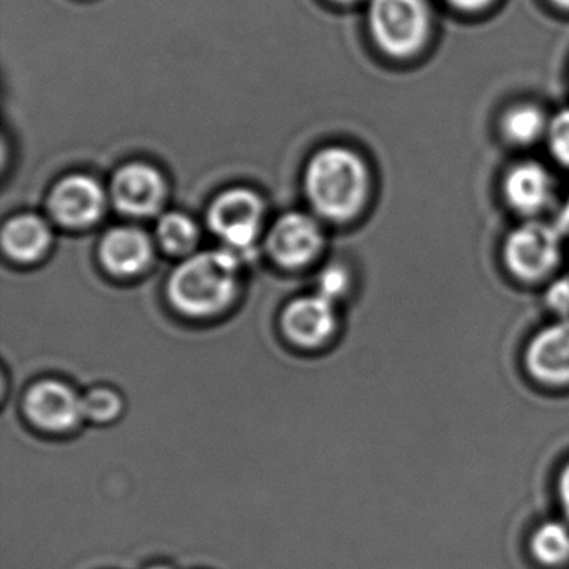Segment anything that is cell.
<instances>
[{"label": "cell", "instance_id": "obj_1", "mask_svg": "<svg viewBox=\"0 0 569 569\" xmlns=\"http://www.w3.org/2000/svg\"><path fill=\"white\" fill-rule=\"evenodd\" d=\"M239 256L234 252H202L182 262L169 281V299L176 309L208 318L224 311L238 291Z\"/></svg>", "mask_w": 569, "mask_h": 569}, {"label": "cell", "instance_id": "obj_2", "mask_svg": "<svg viewBox=\"0 0 569 569\" xmlns=\"http://www.w3.org/2000/svg\"><path fill=\"white\" fill-rule=\"evenodd\" d=\"M368 188V169L349 149H322L309 162L306 191L316 211L325 218H355L365 204Z\"/></svg>", "mask_w": 569, "mask_h": 569}, {"label": "cell", "instance_id": "obj_3", "mask_svg": "<svg viewBox=\"0 0 569 569\" xmlns=\"http://www.w3.org/2000/svg\"><path fill=\"white\" fill-rule=\"evenodd\" d=\"M368 18L376 44L395 58L415 54L428 38L425 0H371Z\"/></svg>", "mask_w": 569, "mask_h": 569}, {"label": "cell", "instance_id": "obj_4", "mask_svg": "<svg viewBox=\"0 0 569 569\" xmlns=\"http://www.w3.org/2000/svg\"><path fill=\"white\" fill-rule=\"evenodd\" d=\"M561 259V231L542 222H526L505 242L509 272L526 282H538L552 274Z\"/></svg>", "mask_w": 569, "mask_h": 569}, {"label": "cell", "instance_id": "obj_5", "mask_svg": "<svg viewBox=\"0 0 569 569\" xmlns=\"http://www.w3.org/2000/svg\"><path fill=\"white\" fill-rule=\"evenodd\" d=\"M264 206L249 189H231L219 196L209 209V228L219 236L229 251L248 254L261 229Z\"/></svg>", "mask_w": 569, "mask_h": 569}, {"label": "cell", "instance_id": "obj_6", "mask_svg": "<svg viewBox=\"0 0 569 569\" xmlns=\"http://www.w3.org/2000/svg\"><path fill=\"white\" fill-rule=\"evenodd\" d=\"M525 365L539 385L569 386V318L546 326L529 341Z\"/></svg>", "mask_w": 569, "mask_h": 569}, {"label": "cell", "instance_id": "obj_7", "mask_svg": "<svg viewBox=\"0 0 569 569\" xmlns=\"http://www.w3.org/2000/svg\"><path fill=\"white\" fill-rule=\"evenodd\" d=\"M49 208L62 226L88 228L104 212V191L89 176H69L56 186Z\"/></svg>", "mask_w": 569, "mask_h": 569}, {"label": "cell", "instance_id": "obj_8", "mask_svg": "<svg viewBox=\"0 0 569 569\" xmlns=\"http://www.w3.org/2000/svg\"><path fill=\"white\" fill-rule=\"evenodd\" d=\"M24 409L28 418L46 431H68L84 416L82 398L56 381L36 385L26 396Z\"/></svg>", "mask_w": 569, "mask_h": 569}, {"label": "cell", "instance_id": "obj_9", "mask_svg": "<svg viewBox=\"0 0 569 569\" xmlns=\"http://www.w3.org/2000/svg\"><path fill=\"white\" fill-rule=\"evenodd\" d=\"M112 201L119 211L129 216H151L161 208L164 199L162 176L151 166L128 164L112 179Z\"/></svg>", "mask_w": 569, "mask_h": 569}, {"label": "cell", "instance_id": "obj_10", "mask_svg": "<svg viewBox=\"0 0 569 569\" xmlns=\"http://www.w3.org/2000/svg\"><path fill=\"white\" fill-rule=\"evenodd\" d=\"M321 246L319 226L309 216L296 212L276 222L268 241L272 259L289 269L309 264L318 256Z\"/></svg>", "mask_w": 569, "mask_h": 569}, {"label": "cell", "instance_id": "obj_11", "mask_svg": "<svg viewBox=\"0 0 569 569\" xmlns=\"http://www.w3.org/2000/svg\"><path fill=\"white\" fill-rule=\"evenodd\" d=\"M282 329L295 345L302 348L325 345L336 329L332 301L316 295L291 302L282 315Z\"/></svg>", "mask_w": 569, "mask_h": 569}, {"label": "cell", "instance_id": "obj_12", "mask_svg": "<svg viewBox=\"0 0 569 569\" xmlns=\"http://www.w3.org/2000/svg\"><path fill=\"white\" fill-rule=\"evenodd\" d=\"M101 259L112 274H139L151 262V241L144 232L138 231V229H112L102 241Z\"/></svg>", "mask_w": 569, "mask_h": 569}, {"label": "cell", "instance_id": "obj_13", "mask_svg": "<svg viewBox=\"0 0 569 569\" xmlns=\"http://www.w3.org/2000/svg\"><path fill=\"white\" fill-rule=\"evenodd\" d=\"M552 182L548 171L536 162H522L505 179L508 204L521 214H536L551 201Z\"/></svg>", "mask_w": 569, "mask_h": 569}, {"label": "cell", "instance_id": "obj_14", "mask_svg": "<svg viewBox=\"0 0 569 569\" xmlns=\"http://www.w3.org/2000/svg\"><path fill=\"white\" fill-rule=\"evenodd\" d=\"M2 242L16 261H38L51 244V231L38 216H18L6 224Z\"/></svg>", "mask_w": 569, "mask_h": 569}, {"label": "cell", "instance_id": "obj_15", "mask_svg": "<svg viewBox=\"0 0 569 569\" xmlns=\"http://www.w3.org/2000/svg\"><path fill=\"white\" fill-rule=\"evenodd\" d=\"M529 546L536 561L541 565H565L569 561V522L556 519L542 522L532 532Z\"/></svg>", "mask_w": 569, "mask_h": 569}, {"label": "cell", "instance_id": "obj_16", "mask_svg": "<svg viewBox=\"0 0 569 569\" xmlns=\"http://www.w3.org/2000/svg\"><path fill=\"white\" fill-rule=\"evenodd\" d=\"M548 131L545 116L536 106H516L502 119V132L512 144L526 146L538 141Z\"/></svg>", "mask_w": 569, "mask_h": 569}, {"label": "cell", "instance_id": "obj_17", "mask_svg": "<svg viewBox=\"0 0 569 569\" xmlns=\"http://www.w3.org/2000/svg\"><path fill=\"white\" fill-rule=\"evenodd\" d=\"M158 238L171 254H188L198 242V228L188 216L171 212L159 221Z\"/></svg>", "mask_w": 569, "mask_h": 569}, {"label": "cell", "instance_id": "obj_18", "mask_svg": "<svg viewBox=\"0 0 569 569\" xmlns=\"http://www.w3.org/2000/svg\"><path fill=\"white\" fill-rule=\"evenodd\" d=\"M121 398L108 388L92 389L82 398V412L92 421H111L121 412Z\"/></svg>", "mask_w": 569, "mask_h": 569}, {"label": "cell", "instance_id": "obj_19", "mask_svg": "<svg viewBox=\"0 0 569 569\" xmlns=\"http://www.w3.org/2000/svg\"><path fill=\"white\" fill-rule=\"evenodd\" d=\"M549 149L561 164L569 168V109L559 112L548 124Z\"/></svg>", "mask_w": 569, "mask_h": 569}, {"label": "cell", "instance_id": "obj_20", "mask_svg": "<svg viewBox=\"0 0 569 569\" xmlns=\"http://www.w3.org/2000/svg\"><path fill=\"white\" fill-rule=\"evenodd\" d=\"M349 289V274L341 266H329L319 278V292L322 298L336 301Z\"/></svg>", "mask_w": 569, "mask_h": 569}, {"label": "cell", "instance_id": "obj_21", "mask_svg": "<svg viewBox=\"0 0 569 569\" xmlns=\"http://www.w3.org/2000/svg\"><path fill=\"white\" fill-rule=\"evenodd\" d=\"M545 302L549 311L559 319L569 318V276L552 279L545 292Z\"/></svg>", "mask_w": 569, "mask_h": 569}, {"label": "cell", "instance_id": "obj_22", "mask_svg": "<svg viewBox=\"0 0 569 569\" xmlns=\"http://www.w3.org/2000/svg\"><path fill=\"white\" fill-rule=\"evenodd\" d=\"M558 495L562 512H565L566 519L569 522V462L562 469L561 475H559Z\"/></svg>", "mask_w": 569, "mask_h": 569}, {"label": "cell", "instance_id": "obj_23", "mask_svg": "<svg viewBox=\"0 0 569 569\" xmlns=\"http://www.w3.org/2000/svg\"><path fill=\"white\" fill-rule=\"evenodd\" d=\"M448 2L461 11H479V9L486 8L491 0H448Z\"/></svg>", "mask_w": 569, "mask_h": 569}, {"label": "cell", "instance_id": "obj_24", "mask_svg": "<svg viewBox=\"0 0 569 569\" xmlns=\"http://www.w3.org/2000/svg\"><path fill=\"white\" fill-rule=\"evenodd\" d=\"M556 228L559 229V231L566 232L569 231V194L568 198H566L565 206H562L561 212H559L558 222H556Z\"/></svg>", "mask_w": 569, "mask_h": 569}, {"label": "cell", "instance_id": "obj_25", "mask_svg": "<svg viewBox=\"0 0 569 569\" xmlns=\"http://www.w3.org/2000/svg\"><path fill=\"white\" fill-rule=\"evenodd\" d=\"M551 2H555L559 8L569 9V0H551Z\"/></svg>", "mask_w": 569, "mask_h": 569}, {"label": "cell", "instance_id": "obj_26", "mask_svg": "<svg viewBox=\"0 0 569 569\" xmlns=\"http://www.w3.org/2000/svg\"><path fill=\"white\" fill-rule=\"evenodd\" d=\"M149 569H169V568H164V566H154V568H149Z\"/></svg>", "mask_w": 569, "mask_h": 569}, {"label": "cell", "instance_id": "obj_27", "mask_svg": "<svg viewBox=\"0 0 569 569\" xmlns=\"http://www.w3.org/2000/svg\"><path fill=\"white\" fill-rule=\"evenodd\" d=\"M338 2H352V0H338Z\"/></svg>", "mask_w": 569, "mask_h": 569}]
</instances>
